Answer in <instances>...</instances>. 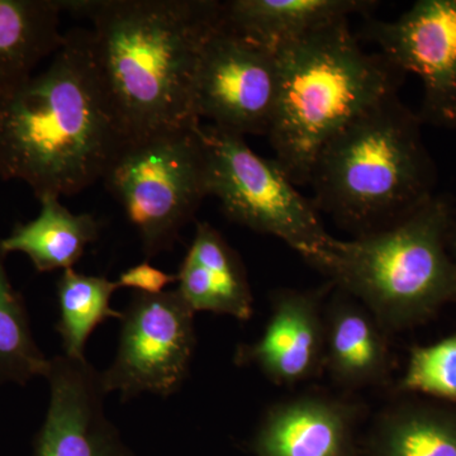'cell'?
<instances>
[{"label": "cell", "mask_w": 456, "mask_h": 456, "mask_svg": "<svg viewBox=\"0 0 456 456\" xmlns=\"http://www.w3.org/2000/svg\"><path fill=\"white\" fill-rule=\"evenodd\" d=\"M371 456H456V411L426 403L389 408L375 424Z\"/></svg>", "instance_id": "cell-19"}, {"label": "cell", "mask_w": 456, "mask_h": 456, "mask_svg": "<svg viewBox=\"0 0 456 456\" xmlns=\"http://www.w3.org/2000/svg\"><path fill=\"white\" fill-rule=\"evenodd\" d=\"M449 198L434 196L384 230L336 240L314 268L362 303L387 334L430 320L456 303V261L449 253Z\"/></svg>", "instance_id": "cell-5"}, {"label": "cell", "mask_w": 456, "mask_h": 456, "mask_svg": "<svg viewBox=\"0 0 456 456\" xmlns=\"http://www.w3.org/2000/svg\"><path fill=\"white\" fill-rule=\"evenodd\" d=\"M62 13L64 0H0V97L60 49Z\"/></svg>", "instance_id": "cell-17"}, {"label": "cell", "mask_w": 456, "mask_h": 456, "mask_svg": "<svg viewBox=\"0 0 456 456\" xmlns=\"http://www.w3.org/2000/svg\"><path fill=\"white\" fill-rule=\"evenodd\" d=\"M325 371L346 389L382 386L392 371L387 332L354 297L332 288L325 307Z\"/></svg>", "instance_id": "cell-14"}, {"label": "cell", "mask_w": 456, "mask_h": 456, "mask_svg": "<svg viewBox=\"0 0 456 456\" xmlns=\"http://www.w3.org/2000/svg\"><path fill=\"white\" fill-rule=\"evenodd\" d=\"M206 160L208 196L217 198L228 220L263 235L278 237L312 266L335 239L320 212L303 197L275 159L250 149L244 136L198 125Z\"/></svg>", "instance_id": "cell-6"}, {"label": "cell", "mask_w": 456, "mask_h": 456, "mask_svg": "<svg viewBox=\"0 0 456 456\" xmlns=\"http://www.w3.org/2000/svg\"><path fill=\"white\" fill-rule=\"evenodd\" d=\"M277 53L221 23L204 45L194 110L220 130L268 136L277 108Z\"/></svg>", "instance_id": "cell-9"}, {"label": "cell", "mask_w": 456, "mask_h": 456, "mask_svg": "<svg viewBox=\"0 0 456 456\" xmlns=\"http://www.w3.org/2000/svg\"><path fill=\"white\" fill-rule=\"evenodd\" d=\"M116 283L118 288H131L134 292L154 296L165 292L169 285L178 283V278L155 268L151 264L141 263L125 270Z\"/></svg>", "instance_id": "cell-23"}, {"label": "cell", "mask_w": 456, "mask_h": 456, "mask_svg": "<svg viewBox=\"0 0 456 456\" xmlns=\"http://www.w3.org/2000/svg\"><path fill=\"white\" fill-rule=\"evenodd\" d=\"M127 143L98 82L88 29L66 33L50 64L0 97V178L35 196H74L103 179Z\"/></svg>", "instance_id": "cell-2"}, {"label": "cell", "mask_w": 456, "mask_h": 456, "mask_svg": "<svg viewBox=\"0 0 456 456\" xmlns=\"http://www.w3.org/2000/svg\"><path fill=\"white\" fill-rule=\"evenodd\" d=\"M0 239V384L45 377L49 360L33 338L25 299L12 284Z\"/></svg>", "instance_id": "cell-21"}, {"label": "cell", "mask_w": 456, "mask_h": 456, "mask_svg": "<svg viewBox=\"0 0 456 456\" xmlns=\"http://www.w3.org/2000/svg\"><path fill=\"white\" fill-rule=\"evenodd\" d=\"M279 89L269 140L275 160L296 185L308 184L322 147L359 114L397 94L404 74L367 53L349 20L275 50Z\"/></svg>", "instance_id": "cell-3"}, {"label": "cell", "mask_w": 456, "mask_h": 456, "mask_svg": "<svg viewBox=\"0 0 456 456\" xmlns=\"http://www.w3.org/2000/svg\"><path fill=\"white\" fill-rule=\"evenodd\" d=\"M200 123L126 143L104 175L147 257L170 250L208 197Z\"/></svg>", "instance_id": "cell-7"}, {"label": "cell", "mask_w": 456, "mask_h": 456, "mask_svg": "<svg viewBox=\"0 0 456 456\" xmlns=\"http://www.w3.org/2000/svg\"><path fill=\"white\" fill-rule=\"evenodd\" d=\"M86 18L90 59L127 142L194 127L204 45L224 22L215 0H64Z\"/></svg>", "instance_id": "cell-1"}, {"label": "cell", "mask_w": 456, "mask_h": 456, "mask_svg": "<svg viewBox=\"0 0 456 456\" xmlns=\"http://www.w3.org/2000/svg\"><path fill=\"white\" fill-rule=\"evenodd\" d=\"M49 408L33 456H134L106 415L101 371L86 359L49 360Z\"/></svg>", "instance_id": "cell-11"}, {"label": "cell", "mask_w": 456, "mask_h": 456, "mask_svg": "<svg viewBox=\"0 0 456 456\" xmlns=\"http://www.w3.org/2000/svg\"><path fill=\"white\" fill-rule=\"evenodd\" d=\"M122 312L117 355L101 373L104 392L122 402L142 395L170 397L187 379L197 346L196 312L178 289L134 292Z\"/></svg>", "instance_id": "cell-8"}, {"label": "cell", "mask_w": 456, "mask_h": 456, "mask_svg": "<svg viewBox=\"0 0 456 456\" xmlns=\"http://www.w3.org/2000/svg\"><path fill=\"white\" fill-rule=\"evenodd\" d=\"M362 36L399 71L421 79L422 123L456 128V0H419L395 20L369 16Z\"/></svg>", "instance_id": "cell-10"}, {"label": "cell", "mask_w": 456, "mask_h": 456, "mask_svg": "<svg viewBox=\"0 0 456 456\" xmlns=\"http://www.w3.org/2000/svg\"><path fill=\"white\" fill-rule=\"evenodd\" d=\"M116 281L106 277L86 275L66 269L56 284L59 321L57 334L61 338L64 355L86 359V345L90 335L108 318L121 320L122 312L110 307Z\"/></svg>", "instance_id": "cell-20"}, {"label": "cell", "mask_w": 456, "mask_h": 456, "mask_svg": "<svg viewBox=\"0 0 456 456\" xmlns=\"http://www.w3.org/2000/svg\"><path fill=\"white\" fill-rule=\"evenodd\" d=\"M224 18L232 31L248 40L277 50L289 42L351 14L370 16L373 0H230Z\"/></svg>", "instance_id": "cell-16"}, {"label": "cell", "mask_w": 456, "mask_h": 456, "mask_svg": "<svg viewBox=\"0 0 456 456\" xmlns=\"http://www.w3.org/2000/svg\"><path fill=\"white\" fill-rule=\"evenodd\" d=\"M448 242L449 253L454 257L456 261V209L452 208V218H450V224L448 230Z\"/></svg>", "instance_id": "cell-24"}, {"label": "cell", "mask_w": 456, "mask_h": 456, "mask_svg": "<svg viewBox=\"0 0 456 456\" xmlns=\"http://www.w3.org/2000/svg\"><path fill=\"white\" fill-rule=\"evenodd\" d=\"M334 284L273 293L263 335L237 347L235 364L259 370L277 386L292 387L325 371L327 297Z\"/></svg>", "instance_id": "cell-12"}, {"label": "cell", "mask_w": 456, "mask_h": 456, "mask_svg": "<svg viewBox=\"0 0 456 456\" xmlns=\"http://www.w3.org/2000/svg\"><path fill=\"white\" fill-rule=\"evenodd\" d=\"M176 278V289L196 314L211 312L240 321L253 316V289L244 263L208 222L197 224Z\"/></svg>", "instance_id": "cell-15"}, {"label": "cell", "mask_w": 456, "mask_h": 456, "mask_svg": "<svg viewBox=\"0 0 456 456\" xmlns=\"http://www.w3.org/2000/svg\"><path fill=\"white\" fill-rule=\"evenodd\" d=\"M40 213L35 220L17 224L2 239L5 254L22 253L38 273L74 268L86 246L97 241L99 222L88 213L75 215L55 196L38 198Z\"/></svg>", "instance_id": "cell-18"}, {"label": "cell", "mask_w": 456, "mask_h": 456, "mask_svg": "<svg viewBox=\"0 0 456 456\" xmlns=\"http://www.w3.org/2000/svg\"><path fill=\"white\" fill-rule=\"evenodd\" d=\"M421 125L393 94L345 126L312 167L318 212L359 236L391 227L428 202L435 173Z\"/></svg>", "instance_id": "cell-4"}, {"label": "cell", "mask_w": 456, "mask_h": 456, "mask_svg": "<svg viewBox=\"0 0 456 456\" xmlns=\"http://www.w3.org/2000/svg\"><path fill=\"white\" fill-rule=\"evenodd\" d=\"M399 388L456 404V334L413 347Z\"/></svg>", "instance_id": "cell-22"}, {"label": "cell", "mask_w": 456, "mask_h": 456, "mask_svg": "<svg viewBox=\"0 0 456 456\" xmlns=\"http://www.w3.org/2000/svg\"><path fill=\"white\" fill-rule=\"evenodd\" d=\"M360 410L344 399L305 393L272 404L255 428L254 456H355Z\"/></svg>", "instance_id": "cell-13"}]
</instances>
